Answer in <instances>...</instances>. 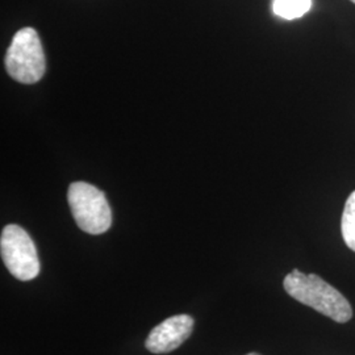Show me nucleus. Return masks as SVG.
I'll return each instance as SVG.
<instances>
[{
    "label": "nucleus",
    "instance_id": "39448f33",
    "mask_svg": "<svg viewBox=\"0 0 355 355\" xmlns=\"http://www.w3.org/2000/svg\"><path fill=\"white\" fill-rule=\"evenodd\" d=\"M193 324V318L189 315L166 318L149 333L145 347L153 354L170 353L189 340Z\"/></svg>",
    "mask_w": 355,
    "mask_h": 355
},
{
    "label": "nucleus",
    "instance_id": "20e7f679",
    "mask_svg": "<svg viewBox=\"0 0 355 355\" xmlns=\"http://www.w3.org/2000/svg\"><path fill=\"white\" fill-rule=\"evenodd\" d=\"M0 253L4 265L16 279L28 282L40 274L36 245L21 227L11 224L3 229Z\"/></svg>",
    "mask_w": 355,
    "mask_h": 355
},
{
    "label": "nucleus",
    "instance_id": "0eeeda50",
    "mask_svg": "<svg viewBox=\"0 0 355 355\" xmlns=\"http://www.w3.org/2000/svg\"><path fill=\"white\" fill-rule=\"evenodd\" d=\"M341 232L346 246L355 252V191L347 198L341 218Z\"/></svg>",
    "mask_w": 355,
    "mask_h": 355
},
{
    "label": "nucleus",
    "instance_id": "6e6552de",
    "mask_svg": "<svg viewBox=\"0 0 355 355\" xmlns=\"http://www.w3.org/2000/svg\"><path fill=\"white\" fill-rule=\"evenodd\" d=\"M246 355H259V354H257V353H250V354H246Z\"/></svg>",
    "mask_w": 355,
    "mask_h": 355
},
{
    "label": "nucleus",
    "instance_id": "f257e3e1",
    "mask_svg": "<svg viewBox=\"0 0 355 355\" xmlns=\"http://www.w3.org/2000/svg\"><path fill=\"white\" fill-rule=\"evenodd\" d=\"M283 287L295 300L336 322L343 324L353 318L347 299L316 274H304L295 268L284 278Z\"/></svg>",
    "mask_w": 355,
    "mask_h": 355
},
{
    "label": "nucleus",
    "instance_id": "1a4fd4ad",
    "mask_svg": "<svg viewBox=\"0 0 355 355\" xmlns=\"http://www.w3.org/2000/svg\"><path fill=\"white\" fill-rule=\"evenodd\" d=\"M350 1H353V3L355 4V0H350Z\"/></svg>",
    "mask_w": 355,
    "mask_h": 355
},
{
    "label": "nucleus",
    "instance_id": "423d86ee",
    "mask_svg": "<svg viewBox=\"0 0 355 355\" xmlns=\"http://www.w3.org/2000/svg\"><path fill=\"white\" fill-rule=\"evenodd\" d=\"M312 7V0H274L272 10L275 15L286 20L304 16Z\"/></svg>",
    "mask_w": 355,
    "mask_h": 355
},
{
    "label": "nucleus",
    "instance_id": "7ed1b4c3",
    "mask_svg": "<svg viewBox=\"0 0 355 355\" xmlns=\"http://www.w3.org/2000/svg\"><path fill=\"white\" fill-rule=\"evenodd\" d=\"M6 67L15 80L33 85L45 74V54L38 33L33 28L20 29L6 54Z\"/></svg>",
    "mask_w": 355,
    "mask_h": 355
},
{
    "label": "nucleus",
    "instance_id": "f03ea898",
    "mask_svg": "<svg viewBox=\"0 0 355 355\" xmlns=\"http://www.w3.org/2000/svg\"><path fill=\"white\" fill-rule=\"evenodd\" d=\"M67 202L76 225L89 234H102L112 225V211L103 191L86 182H74Z\"/></svg>",
    "mask_w": 355,
    "mask_h": 355
}]
</instances>
